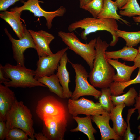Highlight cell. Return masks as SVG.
<instances>
[{
	"mask_svg": "<svg viewBox=\"0 0 140 140\" xmlns=\"http://www.w3.org/2000/svg\"><path fill=\"white\" fill-rule=\"evenodd\" d=\"M134 62V65L137 68H140V53L138 54Z\"/></svg>",
	"mask_w": 140,
	"mask_h": 140,
	"instance_id": "38",
	"label": "cell"
},
{
	"mask_svg": "<svg viewBox=\"0 0 140 140\" xmlns=\"http://www.w3.org/2000/svg\"><path fill=\"white\" fill-rule=\"evenodd\" d=\"M37 80L47 86L50 92L56 94L60 97L64 98L63 88L56 74L49 76H44Z\"/></svg>",
	"mask_w": 140,
	"mask_h": 140,
	"instance_id": "23",
	"label": "cell"
},
{
	"mask_svg": "<svg viewBox=\"0 0 140 140\" xmlns=\"http://www.w3.org/2000/svg\"><path fill=\"white\" fill-rule=\"evenodd\" d=\"M10 80L6 78L4 74L3 69V66L0 64V83L3 84L10 81Z\"/></svg>",
	"mask_w": 140,
	"mask_h": 140,
	"instance_id": "35",
	"label": "cell"
},
{
	"mask_svg": "<svg viewBox=\"0 0 140 140\" xmlns=\"http://www.w3.org/2000/svg\"><path fill=\"white\" fill-rule=\"evenodd\" d=\"M3 69L5 77L10 80L4 83L6 86L22 88L46 87L35 78V70L27 68L25 66L6 63L3 66Z\"/></svg>",
	"mask_w": 140,
	"mask_h": 140,
	"instance_id": "4",
	"label": "cell"
},
{
	"mask_svg": "<svg viewBox=\"0 0 140 140\" xmlns=\"http://www.w3.org/2000/svg\"><path fill=\"white\" fill-rule=\"evenodd\" d=\"M36 112L43 121L52 118L58 120L67 118L63 104L51 95L45 97L38 101Z\"/></svg>",
	"mask_w": 140,
	"mask_h": 140,
	"instance_id": "6",
	"label": "cell"
},
{
	"mask_svg": "<svg viewBox=\"0 0 140 140\" xmlns=\"http://www.w3.org/2000/svg\"><path fill=\"white\" fill-rule=\"evenodd\" d=\"M68 49L67 46L52 55L39 57L37 63L35 78L37 80L41 77L54 74L62 57Z\"/></svg>",
	"mask_w": 140,
	"mask_h": 140,
	"instance_id": "10",
	"label": "cell"
},
{
	"mask_svg": "<svg viewBox=\"0 0 140 140\" xmlns=\"http://www.w3.org/2000/svg\"><path fill=\"white\" fill-rule=\"evenodd\" d=\"M118 8L115 2L112 0H104L103 9L97 18L113 19L120 20L128 26L129 22L122 18L117 13Z\"/></svg>",
	"mask_w": 140,
	"mask_h": 140,
	"instance_id": "22",
	"label": "cell"
},
{
	"mask_svg": "<svg viewBox=\"0 0 140 140\" xmlns=\"http://www.w3.org/2000/svg\"><path fill=\"white\" fill-rule=\"evenodd\" d=\"M134 108L138 111V120L140 119V91L137 96L135 98V102L134 104Z\"/></svg>",
	"mask_w": 140,
	"mask_h": 140,
	"instance_id": "34",
	"label": "cell"
},
{
	"mask_svg": "<svg viewBox=\"0 0 140 140\" xmlns=\"http://www.w3.org/2000/svg\"><path fill=\"white\" fill-rule=\"evenodd\" d=\"M124 103L115 106L109 113L110 120L113 123V128L120 137H123L127 126L126 122L123 117L122 113L125 107Z\"/></svg>",
	"mask_w": 140,
	"mask_h": 140,
	"instance_id": "19",
	"label": "cell"
},
{
	"mask_svg": "<svg viewBox=\"0 0 140 140\" xmlns=\"http://www.w3.org/2000/svg\"><path fill=\"white\" fill-rule=\"evenodd\" d=\"M21 2L23 4L22 6L11 8L10 11L22 12L24 10H28L33 13L35 17H43L46 20V25L48 29L52 27V21L54 18L63 16L66 12V8L62 6L54 11H46L40 6L39 0H27L26 1L22 0Z\"/></svg>",
	"mask_w": 140,
	"mask_h": 140,
	"instance_id": "8",
	"label": "cell"
},
{
	"mask_svg": "<svg viewBox=\"0 0 140 140\" xmlns=\"http://www.w3.org/2000/svg\"><path fill=\"white\" fill-rule=\"evenodd\" d=\"M101 91V94L98 98L99 102L104 110L110 113L115 106L111 99L110 89L109 87L102 88Z\"/></svg>",
	"mask_w": 140,
	"mask_h": 140,
	"instance_id": "28",
	"label": "cell"
},
{
	"mask_svg": "<svg viewBox=\"0 0 140 140\" xmlns=\"http://www.w3.org/2000/svg\"><path fill=\"white\" fill-rule=\"evenodd\" d=\"M72 118L77 122V126L76 128L71 129V132H81L87 136L89 140H95L94 134L96 133L97 131L92 125L91 115H86L82 117L73 116Z\"/></svg>",
	"mask_w": 140,
	"mask_h": 140,
	"instance_id": "20",
	"label": "cell"
},
{
	"mask_svg": "<svg viewBox=\"0 0 140 140\" xmlns=\"http://www.w3.org/2000/svg\"><path fill=\"white\" fill-rule=\"evenodd\" d=\"M28 31L33 38L39 57L53 54L49 47L50 44L55 38L53 35L43 30L34 31L29 29Z\"/></svg>",
	"mask_w": 140,
	"mask_h": 140,
	"instance_id": "13",
	"label": "cell"
},
{
	"mask_svg": "<svg viewBox=\"0 0 140 140\" xmlns=\"http://www.w3.org/2000/svg\"><path fill=\"white\" fill-rule=\"evenodd\" d=\"M138 129L139 130H140V124L138 127Z\"/></svg>",
	"mask_w": 140,
	"mask_h": 140,
	"instance_id": "43",
	"label": "cell"
},
{
	"mask_svg": "<svg viewBox=\"0 0 140 140\" xmlns=\"http://www.w3.org/2000/svg\"><path fill=\"white\" fill-rule=\"evenodd\" d=\"M67 123V118L47 120L43 122L42 132L48 140H63Z\"/></svg>",
	"mask_w": 140,
	"mask_h": 140,
	"instance_id": "12",
	"label": "cell"
},
{
	"mask_svg": "<svg viewBox=\"0 0 140 140\" xmlns=\"http://www.w3.org/2000/svg\"><path fill=\"white\" fill-rule=\"evenodd\" d=\"M139 136L137 139V140H140V130H139Z\"/></svg>",
	"mask_w": 140,
	"mask_h": 140,
	"instance_id": "41",
	"label": "cell"
},
{
	"mask_svg": "<svg viewBox=\"0 0 140 140\" xmlns=\"http://www.w3.org/2000/svg\"><path fill=\"white\" fill-rule=\"evenodd\" d=\"M70 63L74 69L75 73V90L72 93L71 99L77 100L82 96H92L96 99H98L101 95V92L97 90L90 84L87 80L89 75L85 67L79 63Z\"/></svg>",
	"mask_w": 140,
	"mask_h": 140,
	"instance_id": "7",
	"label": "cell"
},
{
	"mask_svg": "<svg viewBox=\"0 0 140 140\" xmlns=\"http://www.w3.org/2000/svg\"><path fill=\"white\" fill-rule=\"evenodd\" d=\"M34 136L35 138L37 140H48L42 132L35 133Z\"/></svg>",
	"mask_w": 140,
	"mask_h": 140,
	"instance_id": "36",
	"label": "cell"
},
{
	"mask_svg": "<svg viewBox=\"0 0 140 140\" xmlns=\"http://www.w3.org/2000/svg\"><path fill=\"white\" fill-rule=\"evenodd\" d=\"M27 134L22 129L14 128L9 130L6 134V140H27L29 138Z\"/></svg>",
	"mask_w": 140,
	"mask_h": 140,
	"instance_id": "30",
	"label": "cell"
},
{
	"mask_svg": "<svg viewBox=\"0 0 140 140\" xmlns=\"http://www.w3.org/2000/svg\"><path fill=\"white\" fill-rule=\"evenodd\" d=\"M132 18L133 20L135 22L140 23V16H134Z\"/></svg>",
	"mask_w": 140,
	"mask_h": 140,
	"instance_id": "40",
	"label": "cell"
},
{
	"mask_svg": "<svg viewBox=\"0 0 140 140\" xmlns=\"http://www.w3.org/2000/svg\"><path fill=\"white\" fill-rule=\"evenodd\" d=\"M138 54V49L126 46L118 50L106 51L105 54L106 58L116 60L120 58L125 61L134 62Z\"/></svg>",
	"mask_w": 140,
	"mask_h": 140,
	"instance_id": "21",
	"label": "cell"
},
{
	"mask_svg": "<svg viewBox=\"0 0 140 140\" xmlns=\"http://www.w3.org/2000/svg\"><path fill=\"white\" fill-rule=\"evenodd\" d=\"M140 83V68H139L137 76L132 80L123 83L113 81L109 87L112 95L116 96L124 93L126 88L132 85Z\"/></svg>",
	"mask_w": 140,
	"mask_h": 140,
	"instance_id": "25",
	"label": "cell"
},
{
	"mask_svg": "<svg viewBox=\"0 0 140 140\" xmlns=\"http://www.w3.org/2000/svg\"><path fill=\"white\" fill-rule=\"evenodd\" d=\"M67 55L66 52L62 57L59 62L60 65L58 66L56 74L63 88L64 98L71 97L72 93L70 90L68 86L70 81L69 73L66 67L67 63L69 60Z\"/></svg>",
	"mask_w": 140,
	"mask_h": 140,
	"instance_id": "17",
	"label": "cell"
},
{
	"mask_svg": "<svg viewBox=\"0 0 140 140\" xmlns=\"http://www.w3.org/2000/svg\"><path fill=\"white\" fill-rule=\"evenodd\" d=\"M68 112L73 116L83 114L86 115L102 114L106 111L99 103L94 102L92 100L83 97L74 100L70 99L68 101Z\"/></svg>",
	"mask_w": 140,
	"mask_h": 140,
	"instance_id": "9",
	"label": "cell"
},
{
	"mask_svg": "<svg viewBox=\"0 0 140 140\" xmlns=\"http://www.w3.org/2000/svg\"><path fill=\"white\" fill-rule=\"evenodd\" d=\"M136 109L134 108L129 109L126 118L127 126L126 130L123 137L124 140H133L136 138V135L132 133L131 131L130 123V120L131 117L134 112Z\"/></svg>",
	"mask_w": 140,
	"mask_h": 140,
	"instance_id": "31",
	"label": "cell"
},
{
	"mask_svg": "<svg viewBox=\"0 0 140 140\" xmlns=\"http://www.w3.org/2000/svg\"><path fill=\"white\" fill-rule=\"evenodd\" d=\"M104 0H92L82 8L89 12L93 17L97 18L101 11Z\"/></svg>",
	"mask_w": 140,
	"mask_h": 140,
	"instance_id": "29",
	"label": "cell"
},
{
	"mask_svg": "<svg viewBox=\"0 0 140 140\" xmlns=\"http://www.w3.org/2000/svg\"><path fill=\"white\" fill-rule=\"evenodd\" d=\"M116 33L118 37H121L125 40L127 46L133 47L140 43V31L128 32L118 29Z\"/></svg>",
	"mask_w": 140,
	"mask_h": 140,
	"instance_id": "26",
	"label": "cell"
},
{
	"mask_svg": "<svg viewBox=\"0 0 140 140\" xmlns=\"http://www.w3.org/2000/svg\"><path fill=\"white\" fill-rule=\"evenodd\" d=\"M8 131L5 121H0V140H3L5 139Z\"/></svg>",
	"mask_w": 140,
	"mask_h": 140,
	"instance_id": "33",
	"label": "cell"
},
{
	"mask_svg": "<svg viewBox=\"0 0 140 140\" xmlns=\"http://www.w3.org/2000/svg\"><path fill=\"white\" fill-rule=\"evenodd\" d=\"M79 7L82 8L83 6L89 3L92 0H79Z\"/></svg>",
	"mask_w": 140,
	"mask_h": 140,
	"instance_id": "39",
	"label": "cell"
},
{
	"mask_svg": "<svg viewBox=\"0 0 140 140\" xmlns=\"http://www.w3.org/2000/svg\"><path fill=\"white\" fill-rule=\"evenodd\" d=\"M22 0H0V11H7V9L16 2Z\"/></svg>",
	"mask_w": 140,
	"mask_h": 140,
	"instance_id": "32",
	"label": "cell"
},
{
	"mask_svg": "<svg viewBox=\"0 0 140 140\" xmlns=\"http://www.w3.org/2000/svg\"><path fill=\"white\" fill-rule=\"evenodd\" d=\"M58 36L69 49L83 59L91 70L96 55L95 47L96 38L92 39L88 44H84L81 42L73 32L60 31L58 32Z\"/></svg>",
	"mask_w": 140,
	"mask_h": 140,
	"instance_id": "5",
	"label": "cell"
},
{
	"mask_svg": "<svg viewBox=\"0 0 140 140\" xmlns=\"http://www.w3.org/2000/svg\"><path fill=\"white\" fill-rule=\"evenodd\" d=\"M108 62L117 71L113 78V81L120 83L125 82L131 79V75L137 68L134 65L132 66L119 61L117 60L106 58Z\"/></svg>",
	"mask_w": 140,
	"mask_h": 140,
	"instance_id": "18",
	"label": "cell"
},
{
	"mask_svg": "<svg viewBox=\"0 0 140 140\" xmlns=\"http://www.w3.org/2000/svg\"><path fill=\"white\" fill-rule=\"evenodd\" d=\"M30 110L22 101L16 100L6 117V124L8 131L14 128H19L35 140L33 121Z\"/></svg>",
	"mask_w": 140,
	"mask_h": 140,
	"instance_id": "3",
	"label": "cell"
},
{
	"mask_svg": "<svg viewBox=\"0 0 140 140\" xmlns=\"http://www.w3.org/2000/svg\"><path fill=\"white\" fill-rule=\"evenodd\" d=\"M138 93L135 88L132 87L126 93L121 95L115 96L111 95V99L114 105L124 103L125 106L130 107L134 105L135 98L138 95Z\"/></svg>",
	"mask_w": 140,
	"mask_h": 140,
	"instance_id": "24",
	"label": "cell"
},
{
	"mask_svg": "<svg viewBox=\"0 0 140 140\" xmlns=\"http://www.w3.org/2000/svg\"><path fill=\"white\" fill-rule=\"evenodd\" d=\"M109 46L100 36L96 38L95 47L96 55L89 77L90 83L95 87L101 89L109 88L114 81L115 69L108 62L105 54Z\"/></svg>",
	"mask_w": 140,
	"mask_h": 140,
	"instance_id": "1",
	"label": "cell"
},
{
	"mask_svg": "<svg viewBox=\"0 0 140 140\" xmlns=\"http://www.w3.org/2000/svg\"><path fill=\"white\" fill-rule=\"evenodd\" d=\"M22 12L6 11L0 13V17L9 25L19 39L23 38L25 34V25L22 24L21 21Z\"/></svg>",
	"mask_w": 140,
	"mask_h": 140,
	"instance_id": "15",
	"label": "cell"
},
{
	"mask_svg": "<svg viewBox=\"0 0 140 140\" xmlns=\"http://www.w3.org/2000/svg\"><path fill=\"white\" fill-rule=\"evenodd\" d=\"M120 9L119 13L121 15L129 17L137 15L140 16V6L137 0H128Z\"/></svg>",
	"mask_w": 140,
	"mask_h": 140,
	"instance_id": "27",
	"label": "cell"
},
{
	"mask_svg": "<svg viewBox=\"0 0 140 140\" xmlns=\"http://www.w3.org/2000/svg\"><path fill=\"white\" fill-rule=\"evenodd\" d=\"M16 99L13 91L0 84V121H6L7 114Z\"/></svg>",
	"mask_w": 140,
	"mask_h": 140,
	"instance_id": "16",
	"label": "cell"
},
{
	"mask_svg": "<svg viewBox=\"0 0 140 140\" xmlns=\"http://www.w3.org/2000/svg\"><path fill=\"white\" fill-rule=\"evenodd\" d=\"M138 53H140V46L138 48Z\"/></svg>",
	"mask_w": 140,
	"mask_h": 140,
	"instance_id": "42",
	"label": "cell"
},
{
	"mask_svg": "<svg viewBox=\"0 0 140 140\" xmlns=\"http://www.w3.org/2000/svg\"><path fill=\"white\" fill-rule=\"evenodd\" d=\"M128 0H116L115 1L118 8L120 9L123 6Z\"/></svg>",
	"mask_w": 140,
	"mask_h": 140,
	"instance_id": "37",
	"label": "cell"
},
{
	"mask_svg": "<svg viewBox=\"0 0 140 140\" xmlns=\"http://www.w3.org/2000/svg\"><path fill=\"white\" fill-rule=\"evenodd\" d=\"M25 34L24 37L19 40L13 38L7 29L4 30L10 41L12 43L13 57L17 64L25 66V57L24 52L29 48L35 49V45L30 33L25 26Z\"/></svg>",
	"mask_w": 140,
	"mask_h": 140,
	"instance_id": "11",
	"label": "cell"
},
{
	"mask_svg": "<svg viewBox=\"0 0 140 140\" xmlns=\"http://www.w3.org/2000/svg\"><path fill=\"white\" fill-rule=\"evenodd\" d=\"M92 121L99 128L101 134V140H119L122 138L115 132L113 128L110 125V120L109 113L105 111L102 114L92 115Z\"/></svg>",
	"mask_w": 140,
	"mask_h": 140,
	"instance_id": "14",
	"label": "cell"
},
{
	"mask_svg": "<svg viewBox=\"0 0 140 140\" xmlns=\"http://www.w3.org/2000/svg\"><path fill=\"white\" fill-rule=\"evenodd\" d=\"M118 27L115 19L93 17L84 18L73 22L69 25L68 29L69 32H72L78 28L83 29L80 36L84 40L87 39V36L90 33L99 31H106L112 36L113 40L109 45L113 47L116 45L119 40L116 33Z\"/></svg>",
	"mask_w": 140,
	"mask_h": 140,
	"instance_id": "2",
	"label": "cell"
}]
</instances>
